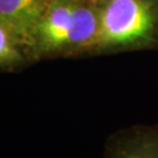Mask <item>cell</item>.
Segmentation results:
<instances>
[{"label": "cell", "mask_w": 158, "mask_h": 158, "mask_svg": "<svg viewBox=\"0 0 158 158\" xmlns=\"http://www.w3.org/2000/svg\"><path fill=\"white\" fill-rule=\"evenodd\" d=\"M49 0H0V21L27 52L32 62V41Z\"/></svg>", "instance_id": "277c9868"}, {"label": "cell", "mask_w": 158, "mask_h": 158, "mask_svg": "<svg viewBox=\"0 0 158 158\" xmlns=\"http://www.w3.org/2000/svg\"><path fill=\"white\" fill-rule=\"evenodd\" d=\"M97 33L96 0H49L33 36V61L90 57Z\"/></svg>", "instance_id": "6da1fadb"}, {"label": "cell", "mask_w": 158, "mask_h": 158, "mask_svg": "<svg viewBox=\"0 0 158 158\" xmlns=\"http://www.w3.org/2000/svg\"><path fill=\"white\" fill-rule=\"evenodd\" d=\"M103 158H158V123L134 124L111 134Z\"/></svg>", "instance_id": "3957f363"}, {"label": "cell", "mask_w": 158, "mask_h": 158, "mask_svg": "<svg viewBox=\"0 0 158 158\" xmlns=\"http://www.w3.org/2000/svg\"><path fill=\"white\" fill-rule=\"evenodd\" d=\"M31 63L33 62L25 48L0 21V72H15Z\"/></svg>", "instance_id": "5b68a950"}, {"label": "cell", "mask_w": 158, "mask_h": 158, "mask_svg": "<svg viewBox=\"0 0 158 158\" xmlns=\"http://www.w3.org/2000/svg\"><path fill=\"white\" fill-rule=\"evenodd\" d=\"M98 33L91 56L158 51V0H96Z\"/></svg>", "instance_id": "7a4b0ae2"}]
</instances>
